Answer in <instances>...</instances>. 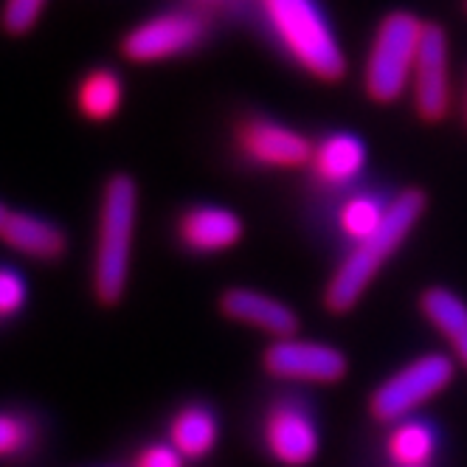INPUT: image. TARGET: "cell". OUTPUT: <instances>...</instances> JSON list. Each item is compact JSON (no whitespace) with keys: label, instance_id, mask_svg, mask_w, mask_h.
<instances>
[{"label":"cell","instance_id":"1","mask_svg":"<svg viewBox=\"0 0 467 467\" xmlns=\"http://www.w3.org/2000/svg\"><path fill=\"white\" fill-rule=\"evenodd\" d=\"M425 206H428V200H425V192L420 189H406L391 200L383 225L372 237L355 243L349 256L341 262V268L332 274L324 290V305L329 313H349L360 302V296L380 274L383 265L391 259V254L406 243L411 228L422 217Z\"/></svg>","mask_w":467,"mask_h":467},{"label":"cell","instance_id":"2","mask_svg":"<svg viewBox=\"0 0 467 467\" xmlns=\"http://www.w3.org/2000/svg\"><path fill=\"white\" fill-rule=\"evenodd\" d=\"M259 9L296 65L321 82L344 79L347 54L316 0H259Z\"/></svg>","mask_w":467,"mask_h":467},{"label":"cell","instance_id":"3","mask_svg":"<svg viewBox=\"0 0 467 467\" xmlns=\"http://www.w3.org/2000/svg\"><path fill=\"white\" fill-rule=\"evenodd\" d=\"M139 214V189L127 175H113L105 186L102 212H99V245L93 290L102 305H116L124 296L130 276L132 234H136Z\"/></svg>","mask_w":467,"mask_h":467},{"label":"cell","instance_id":"4","mask_svg":"<svg viewBox=\"0 0 467 467\" xmlns=\"http://www.w3.org/2000/svg\"><path fill=\"white\" fill-rule=\"evenodd\" d=\"M425 23L411 12H391L380 20L366 59V93L378 105H391L411 88Z\"/></svg>","mask_w":467,"mask_h":467},{"label":"cell","instance_id":"5","mask_svg":"<svg viewBox=\"0 0 467 467\" xmlns=\"http://www.w3.org/2000/svg\"><path fill=\"white\" fill-rule=\"evenodd\" d=\"M453 383V360L442 352H428L397 369L389 380H383L372 400L369 411L378 422H400L409 420L420 406L431 403Z\"/></svg>","mask_w":467,"mask_h":467},{"label":"cell","instance_id":"6","mask_svg":"<svg viewBox=\"0 0 467 467\" xmlns=\"http://www.w3.org/2000/svg\"><path fill=\"white\" fill-rule=\"evenodd\" d=\"M206 17L197 12H163L132 28L121 40V54L141 65L166 62L197 48L206 37Z\"/></svg>","mask_w":467,"mask_h":467},{"label":"cell","instance_id":"7","mask_svg":"<svg viewBox=\"0 0 467 467\" xmlns=\"http://www.w3.org/2000/svg\"><path fill=\"white\" fill-rule=\"evenodd\" d=\"M265 369L282 380L298 383H338L347 375V355L321 341L302 338H276L265 349Z\"/></svg>","mask_w":467,"mask_h":467},{"label":"cell","instance_id":"8","mask_svg":"<svg viewBox=\"0 0 467 467\" xmlns=\"http://www.w3.org/2000/svg\"><path fill=\"white\" fill-rule=\"evenodd\" d=\"M448 35L437 23H425L422 43L411 77L414 108L422 121H442L451 108V77H448Z\"/></svg>","mask_w":467,"mask_h":467},{"label":"cell","instance_id":"9","mask_svg":"<svg viewBox=\"0 0 467 467\" xmlns=\"http://www.w3.org/2000/svg\"><path fill=\"white\" fill-rule=\"evenodd\" d=\"M265 445L285 467L310 464L318 456V428L313 414L296 400H282L265 417Z\"/></svg>","mask_w":467,"mask_h":467},{"label":"cell","instance_id":"10","mask_svg":"<svg viewBox=\"0 0 467 467\" xmlns=\"http://www.w3.org/2000/svg\"><path fill=\"white\" fill-rule=\"evenodd\" d=\"M243 152L262 163V166H279V170H293V166H305L313 161V144L285 124L254 119L245 121L237 132Z\"/></svg>","mask_w":467,"mask_h":467},{"label":"cell","instance_id":"11","mask_svg":"<svg viewBox=\"0 0 467 467\" xmlns=\"http://www.w3.org/2000/svg\"><path fill=\"white\" fill-rule=\"evenodd\" d=\"M220 310H223V316L240 321V324H248L274 338H290L298 329V318L285 302H279V298H274L268 293L248 290V287L225 290L220 296Z\"/></svg>","mask_w":467,"mask_h":467},{"label":"cell","instance_id":"12","mask_svg":"<svg viewBox=\"0 0 467 467\" xmlns=\"http://www.w3.org/2000/svg\"><path fill=\"white\" fill-rule=\"evenodd\" d=\"M178 234L186 248L197 254H217L243 240V220L220 206H197L181 217Z\"/></svg>","mask_w":467,"mask_h":467},{"label":"cell","instance_id":"13","mask_svg":"<svg viewBox=\"0 0 467 467\" xmlns=\"http://www.w3.org/2000/svg\"><path fill=\"white\" fill-rule=\"evenodd\" d=\"M0 234H4V243L31 259L40 262H54L65 254V234L59 225L51 220L35 217L28 212H15L4 209L0 214Z\"/></svg>","mask_w":467,"mask_h":467},{"label":"cell","instance_id":"14","mask_svg":"<svg viewBox=\"0 0 467 467\" xmlns=\"http://www.w3.org/2000/svg\"><path fill=\"white\" fill-rule=\"evenodd\" d=\"M313 170L324 183L344 186L355 181L366 166V147L352 132H332L313 150Z\"/></svg>","mask_w":467,"mask_h":467},{"label":"cell","instance_id":"15","mask_svg":"<svg viewBox=\"0 0 467 467\" xmlns=\"http://www.w3.org/2000/svg\"><path fill=\"white\" fill-rule=\"evenodd\" d=\"M220 440L217 417L206 406H186L175 414L170 425V442L186 459H203L214 451Z\"/></svg>","mask_w":467,"mask_h":467},{"label":"cell","instance_id":"16","mask_svg":"<svg viewBox=\"0 0 467 467\" xmlns=\"http://www.w3.org/2000/svg\"><path fill=\"white\" fill-rule=\"evenodd\" d=\"M121 102H124V85H121V77L110 68H96L79 82L77 105H79V113L90 121L113 119Z\"/></svg>","mask_w":467,"mask_h":467},{"label":"cell","instance_id":"17","mask_svg":"<svg viewBox=\"0 0 467 467\" xmlns=\"http://www.w3.org/2000/svg\"><path fill=\"white\" fill-rule=\"evenodd\" d=\"M437 453V433L422 420H400L389 433V456L397 467H428Z\"/></svg>","mask_w":467,"mask_h":467},{"label":"cell","instance_id":"18","mask_svg":"<svg viewBox=\"0 0 467 467\" xmlns=\"http://www.w3.org/2000/svg\"><path fill=\"white\" fill-rule=\"evenodd\" d=\"M422 316L437 327L448 341L467 329V305L448 287H428L420 296Z\"/></svg>","mask_w":467,"mask_h":467},{"label":"cell","instance_id":"19","mask_svg":"<svg viewBox=\"0 0 467 467\" xmlns=\"http://www.w3.org/2000/svg\"><path fill=\"white\" fill-rule=\"evenodd\" d=\"M386 212H389V203H383L380 197H375V194H355V197H349L347 203L341 206L338 225H341V231L347 234L349 240L360 243L366 237H372V234L383 225Z\"/></svg>","mask_w":467,"mask_h":467},{"label":"cell","instance_id":"20","mask_svg":"<svg viewBox=\"0 0 467 467\" xmlns=\"http://www.w3.org/2000/svg\"><path fill=\"white\" fill-rule=\"evenodd\" d=\"M48 0H6L4 9V23L9 28V35H26V31L35 28V23L40 20L43 9Z\"/></svg>","mask_w":467,"mask_h":467},{"label":"cell","instance_id":"21","mask_svg":"<svg viewBox=\"0 0 467 467\" xmlns=\"http://www.w3.org/2000/svg\"><path fill=\"white\" fill-rule=\"evenodd\" d=\"M26 305V279L6 265L4 274H0V313L6 318L17 316Z\"/></svg>","mask_w":467,"mask_h":467},{"label":"cell","instance_id":"22","mask_svg":"<svg viewBox=\"0 0 467 467\" xmlns=\"http://www.w3.org/2000/svg\"><path fill=\"white\" fill-rule=\"evenodd\" d=\"M26 445H28V425H26V420H20L15 414L0 417V453H4L6 459H12Z\"/></svg>","mask_w":467,"mask_h":467},{"label":"cell","instance_id":"23","mask_svg":"<svg viewBox=\"0 0 467 467\" xmlns=\"http://www.w3.org/2000/svg\"><path fill=\"white\" fill-rule=\"evenodd\" d=\"M183 453L170 442V445H150L139 453L136 467H183Z\"/></svg>","mask_w":467,"mask_h":467},{"label":"cell","instance_id":"24","mask_svg":"<svg viewBox=\"0 0 467 467\" xmlns=\"http://www.w3.org/2000/svg\"><path fill=\"white\" fill-rule=\"evenodd\" d=\"M451 344H453V349H456V358L467 366V329H464V332H459V336H456Z\"/></svg>","mask_w":467,"mask_h":467},{"label":"cell","instance_id":"25","mask_svg":"<svg viewBox=\"0 0 467 467\" xmlns=\"http://www.w3.org/2000/svg\"><path fill=\"white\" fill-rule=\"evenodd\" d=\"M464 121H467V90H464Z\"/></svg>","mask_w":467,"mask_h":467},{"label":"cell","instance_id":"26","mask_svg":"<svg viewBox=\"0 0 467 467\" xmlns=\"http://www.w3.org/2000/svg\"><path fill=\"white\" fill-rule=\"evenodd\" d=\"M464 12H467V0H464Z\"/></svg>","mask_w":467,"mask_h":467}]
</instances>
